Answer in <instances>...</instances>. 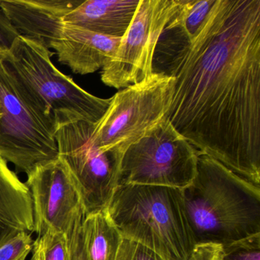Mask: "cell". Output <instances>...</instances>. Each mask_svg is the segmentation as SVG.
Listing matches in <instances>:
<instances>
[{
    "instance_id": "obj_3",
    "label": "cell",
    "mask_w": 260,
    "mask_h": 260,
    "mask_svg": "<svg viewBox=\"0 0 260 260\" xmlns=\"http://www.w3.org/2000/svg\"><path fill=\"white\" fill-rule=\"evenodd\" d=\"M124 238L165 260H188L196 244L182 189L155 185H118L106 209Z\"/></svg>"
},
{
    "instance_id": "obj_4",
    "label": "cell",
    "mask_w": 260,
    "mask_h": 260,
    "mask_svg": "<svg viewBox=\"0 0 260 260\" xmlns=\"http://www.w3.org/2000/svg\"><path fill=\"white\" fill-rule=\"evenodd\" d=\"M51 54L40 42L21 35L2 56L30 100L56 130L75 121L98 122L112 99L99 98L82 89L57 69Z\"/></svg>"
},
{
    "instance_id": "obj_15",
    "label": "cell",
    "mask_w": 260,
    "mask_h": 260,
    "mask_svg": "<svg viewBox=\"0 0 260 260\" xmlns=\"http://www.w3.org/2000/svg\"><path fill=\"white\" fill-rule=\"evenodd\" d=\"M215 4V0H182L167 28H177L188 41L194 39Z\"/></svg>"
},
{
    "instance_id": "obj_23",
    "label": "cell",
    "mask_w": 260,
    "mask_h": 260,
    "mask_svg": "<svg viewBox=\"0 0 260 260\" xmlns=\"http://www.w3.org/2000/svg\"><path fill=\"white\" fill-rule=\"evenodd\" d=\"M44 251V240L42 237H37L33 245L32 256L31 260H40Z\"/></svg>"
},
{
    "instance_id": "obj_14",
    "label": "cell",
    "mask_w": 260,
    "mask_h": 260,
    "mask_svg": "<svg viewBox=\"0 0 260 260\" xmlns=\"http://www.w3.org/2000/svg\"><path fill=\"white\" fill-rule=\"evenodd\" d=\"M87 260H115L122 236L106 211L86 214L83 223Z\"/></svg>"
},
{
    "instance_id": "obj_18",
    "label": "cell",
    "mask_w": 260,
    "mask_h": 260,
    "mask_svg": "<svg viewBox=\"0 0 260 260\" xmlns=\"http://www.w3.org/2000/svg\"><path fill=\"white\" fill-rule=\"evenodd\" d=\"M42 237L45 245V260L69 259V248L66 234L48 231Z\"/></svg>"
},
{
    "instance_id": "obj_1",
    "label": "cell",
    "mask_w": 260,
    "mask_h": 260,
    "mask_svg": "<svg viewBox=\"0 0 260 260\" xmlns=\"http://www.w3.org/2000/svg\"><path fill=\"white\" fill-rule=\"evenodd\" d=\"M167 118L198 151L260 186V0H215L194 39L175 28Z\"/></svg>"
},
{
    "instance_id": "obj_2",
    "label": "cell",
    "mask_w": 260,
    "mask_h": 260,
    "mask_svg": "<svg viewBox=\"0 0 260 260\" xmlns=\"http://www.w3.org/2000/svg\"><path fill=\"white\" fill-rule=\"evenodd\" d=\"M196 244L223 246L260 234V188L199 152L191 183L182 189Z\"/></svg>"
},
{
    "instance_id": "obj_21",
    "label": "cell",
    "mask_w": 260,
    "mask_h": 260,
    "mask_svg": "<svg viewBox=\"0 0 260 260\" xmlns=\"http://www.w3.org/2000/svg\"><path fill=\"white\" fill-rule=\"evenodd\" d=\"M19 36L20 32L0 9V54L8 52Z\"/></svg>"
},
{
    "instance_id": "obj_8",
    "label": "cell",
    "mask_w": 260,
    "mask_h": 260,
    "mask_svg": "<svg viewBox=\"0 0 260 260\" xmlns=\"http://www.w3.org/2000/svg\"><path fill=\"white\" fill-rule=\"evenodd\" d=\"M94 124L79 121L57 127L58 157L66 164L81 192L86 214L106 211L118 186L122 157L102 150L93 139Z\"/></svg>"
},
{
    "instance_id": "obj_5",
    "label": "cell",
    "mask_w": 260,
    "mask_h": 260,
    "mask_svg": "<svg viewBox=\"0 0 260 260\" xmlns=\"http://www.w3.org/2000/svg\"><path fill=\"white\" fill-rule=\"evenodd\" d=\"M0 157L28 175L58 156L56 128L39 112L0 54Z\"/></svg>"
},
{
    "instance_id": "obj_24",
    "label": "cell",
    "mask_w": 260,
    "mask_h": 260,
    "mask_svg": "<svg viewBox=\"0 0 260 260\" xmlns=\"http://www.w3.org/2000/svg\"><path fill=\"white\" fill-rule=\"evenodd\" d=\"M40 260H45V245H44L43 253H42V256H41Z\"/></svg>"
},
{
    "instance_id": "obj_11",
    "label": "cell",
    "mask_w": 260,
    "mask_h": 260,
    "mask_svg": "<svg viewBox=\"0 0 260 260\" xmlns=\"http://www.w3.org/2000/svg\"><path fill=\"white\" fill-rule=\"evenodd\" d=\"M55 20L44 36V46L55 50L62 64L77 74L86 75L100 69L114 57L121 38H114Z\"/></svg>"
},
{
    "instance_id": "obj_25",
    "label": "cell",
    "mask_w": 260,
    "mask_h": 260,
    "mask_svg": "<svg viewBox=\"0 0 260 260\" xmlns=\"http://www.w3.org/2000/svg\"><path fill=\"white\" fill-rule=\"evenodd\" d=\"M0 117H1V110H0Z\"/></svg>"
},
{
    "instance_id": "obj_16",
    "label": "cell",
    "mask_w": 260,
    "mask_h": 260,
    "mask_svg": "<svg viewBox=\"0 0 260 260\" xmlns=\"http://www.w3.org/2000/svg\"><path fill=\"white\" fill-rule=\"evenodd\" d=\"M34 241L31 233L19 232L0 246V260H26Z\"/></svg>"
},
{
    "instance_id": "obj_7",
    "label": "cell",
    "mask_w": 260,
    "mask_h": 260,
    "mask_svg": "<svg viewBox=\"0 0 260 260\" xmlns=\"http://www.w3.org/2000/svg\"><path fill=\"white\" fill-rule=\"evenodd\" d=\"M199 151L166 118L123 155L118 185L183 189L194 179Z\"/></svg>"
},
{
    "instance_id": "obj_13",
    "label": "cell",
    "mask_w": 260,
    "mask_h": 260,
    "mask_svg": "<svg viewBox=\"0 0 260 260\" xmlns=\"http://www.w3.org/2000/svg\"><path fill=\"white\" fill-rule=\"evenodd\" d=\"M22 231L34 234L31 194L8 162L0 157V246Z\"/></svg>"
},
{
    "instance_id": "obj_10",
    "label": "cell",
    "mask_w": 260,
    "mask_h": 260,
    "mask_svg": "<svg viewBox=\"0 0 260 260\" xmlns=\"http://www.w3.org/2000/svg\"><path fill=\"white\" fill-rule=\"evenodd\" d=\"M25 185L32 200L34 233L42 237L54 231L68 235L86 216L78 185L61 159L36 166Z\"/></svg>"
},
{
    "instance_id": "obj_19",
    "label": "cell",
    "mask_w": 260,
    "mask_h": 260,
    "mask_svg": "<svg viewBox=\"0 0 260 260\" xmlns=\"http://www.w3.org/2000/svg\"><path fill=\"white\" fill-rule=\"evenodd\" d=\"M115 260H165L148 248L128 239L122 238Z\"/></svg>"
},
{
    "instance_id": "obj_9",
    "label": "cell",
    "mask_w": 260,
    "mask_h": 260,
    "mask_svg": "<svg viewBox=\"0 0 260 260\" xmlns=\"http://www.w3.org/2000/svg\"><path fill=\"white\" fill-rule=\"evenodd\" d=\"M182 0H140L132 23L114 57L105 65L101 80L117 89L140 83L153 73L158 42L180 9Z\"/></svg>"
},
{
    "instance_id": "obj_20",
    "label": "cell",
    "mask_w": 260,
    "mask_h": 260,
    "mask_svg": "<svg viewBox=\"0 0 260 260\" xmlns=\"http://www.w3.org/2000/svg\"><path fill=\"white\" fill-rule=\"evenodd\" d=\"M83 220L84 217L80 219L76 223L71 234L67 235L69 248L68 260H87L83 237Z\"/></svg>"
},
{
    "instance_id": "obj_6",
    "label": "cell",
    "mask_w": 260,
    "mask_h": 260,
    "mask_svg": "<svg viewBox=\"0 0 260 260\" xmlns=\"http://www.w3.org/2000/svg\"><path fill=\"white\" fill-rule=\"evenodd\" d=\"M174 83L171 76L153 72L145 80L117 92L104 115L94 124L97 146L123 157L131 145L167 118Z\"/></svg>"
},
{
    "instance_id": "obj_17",
    "label": "cell",
    "mask_w": 260,
    "mask_h": 260,
    "mask_svg": "<svg viewBox=\"0 0 260 260\" xmlns=\"http://www.w3.org/2000/svg\"><path fill=\"white\" fill-rule=\"evenodd\" d=\"M222 248L223 260H260V234Z\"/></svg>"
},
{
    "instance_id": "obj_22",
    "label": "cell",
    "mask_w": 260,
    "mask_h": 260,
    "mask_svg": "<svg viewBox=\"0 0 260 260\" xmlns=\"http://www.w3.org/2000/svg\"><path fill=\"white\" fill-rule=\"evenodd\" d=\"M188 260H223V248L214 243L197 244Z\"/></svg>"
},
{
    "instance_id": "obj_12",
    "label": "cell",
    "mask_w": 260,
    "mask_h": 260,
    "mask_svg": "<svg viewBox=\"0 0 260 260\" xmlns=\"http://www.w3.org/2000/svg\"><path fill=\"white\" fill-rule=\"evenodd\" d=\"M140 0H86L63 16V22L88 31L122 38Z\"/></svg>"
}]
</instances>
